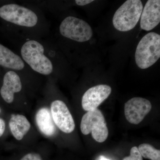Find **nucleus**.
<instances>
[{
	"label": "nucleus",
	"mask_w": 160,
	"mask_h": 160,
	"mask_svg": "<svg viewBox=\"0 0 160 160\" xmlns=\"http://www.w3.org/2000/svg\"><path fill=\"white\" fill-rule=\"evenodd\" d=\"M9 127L15 138L21 141L30 130L31 125L25 116L12 114L9 120Z\"/></svg>",
	"instance_id": "obj_14"
},
{
	"label": "nucleus",
	"mask_w": 160,
	"mask_h": 160,
	"mask_svg": "<svg viewBox=\"0 0 160 160\" xmlns=\"http://www.w3.org/2000/svg\"><path fill=\"white\" fill-rule=\"evenodd\" d=\"M143 9L140 0H128L116 11L112 23L116 29L121 32L130 31L138 24Z\"/></svg>",
	"instance_id": "obj_4"
},
{
	"label": "nucleus",
	"mask_w": 160,
	"mask_h": 160,
	"mask_svg": "<svg viewBox=\"0 0 160 160\" xmlns=\"http://www.w3.org/2000/svg\"><path fill=\"white\" fill-rule=\"evenodd\" d=\"M99 160H110L109 159H108L104 157L103 156H101V157L99 159Z\"/></svg>",
	"instance_id": "obj_20"
},
{
	"label": "nucleus",
	"mask_w": 160,
	"mask_h": 160,
	"mask_svg": "<svg viewBox=\"0 0 160 160\" xmlns=\"http://www.w3.org/2000/svg\"><path fill=\"white\" fill-rule=\"evenodd\" d=\"M80 128L82 133L85 135L91 132L92 138L98 142H105L109 135L105 118L98 109L88 111L83 115Z\"/></svg>",
	"instance_id": "obj_5"
},
{
	"label": "nucleus",
	"mask_w": 160,
	"mask_h": 160,
	"mask_svg": "<svg viewBox=\"0 0 160 160\" xmlns=\"http://www.w3.org/2000/svg\"><path fill=\"white\" fill-rule=\"evenodd\" d=\"M123 160H143V158L140 154L138 147L134 146L130 150V155L124 158Z\"/></svg>",
	"instance_id": "obj_16"
},
{
	"label": "nucleus",
	"mask_w": 160,
	"mask_h": 160,
	"mask_svg": "<svg viewBox=\"0 0 160 160\" xmlns=\"http://www.w3.org/2000/svg\"><path fill=\"white\" fill-rule=\"evenodd\" d=\"M0 66L14 71L21 77L23 73L34 72L19 55L0 44Z\"/></svg>",
	"instance_id": "obj_9"
},
{
	"label": "nucleus",
	"mask_w": 160,
	"mask_h": 160,
	"mask_svg": "<svg viewBox=\"0 0 160 160\" xmlns=\"http://www.w3.org/2000/svg\"><path fill=\"white\" fill-rule=\"evenodd\" d=\"M151 109V103L149 100L142 98H132L125 103V117L129 123L138 125Z\"/></svg>",
	"instance_id": "obj_8"
},
{
	"label": "nucleus",
	"mask_w": 160,
	"mask_h": 160,
	"mask_svg": "<svg viewBox=\"0 0 160 160\" xmlns=\"http://www.w3.org/2000/svg\"><path fill=\"white\" fill-rule=\"evenodd\" d=\"M20 160H42V159L38 153L31 152L26 154Z\"/></svg>",
	"instance_id": "obj_17"
},
{
	"label": "nucleus",
	"mask_w": 160,
	"mask_h": 160,
	"mask_svg": "<svg viewBox=\"0 0 160 160\" xmlns=\"http://www.w3.org/2000/svg\"><path fill=\"white\" fill-rule=\"evenodd\" d=\"M50 112L55 125L61 131L66 133L73 131L75 127L74 120L64 102L60 100L52 102Z\"/></svg>",
	"instance_id": "obj_7"
},
{
	"label": "nucleus",
	"mask_w": 160,
	"mask_h": 160,
	"mask_svg": "<svg viewBox=\"0 0 160 160\" xmlns=\"http://www.w3.org/2000/svg\"><path fill=\"white\" fill-rule=\"evenodd\" d=\"M0 18L10 23L22 36L38 39L47 32V22L38 7L10 3L0 7Z\"/></svg>",
	"instance_id": "obj_1"
},
{
	"label": "nucleus",
	"mask_w": 160,
	"mask_h": 160,
	"mask_svg": "<svg viewBox=\"0 0 160 160\" xmlns=\"http://www.w3.org/2000/svg\"><path fill=\"white\" fill-rule=\"evenodd\" d=\"M138 149L142 156L145 158L151 160H160V150L156 149L150 144H141Z\"/></svg>",
	"instance_id": "obj_15"
},
{
	"label": "nucleus",
	"mask_w": 160,
	"mask_h": 160,
	"mask_svg": "<svg viewBox=\"0 0 160 160\" xmlns=\"http://www.w3.org/2000/svg\"><path fill=\"white\" fill-rule=\"evenodd\" d=\"M111 87L107 85H98L89 88L83 94L82 105L85 111L97 109L100 104L111 94Z\"/></svg>",
	"instance_id": "obj_10"
},
{
	"label": "nucleus",
	"mask_w": 160,
	"mask_h": 160,
	"mask_svg": "<svg viewBox=\"0 0 160 160\" xmlns=\"http://www.w3.org/2000/svg\"><path fill=\"white\" fill-rule=\"evenodd\" d=\"M60 34L66 38L78 42H84L90 40L92 30L88 23L73 16L65 18L59 27Z\"/></svg>",
	"instance_id": "obj_6"
},
{
	"label": "nucleus",
	"mask_w": 160,
	"mask_h": 160,
	"mask_svg": "<svg viewBox=\"0 0 160 160\" xmlns=\"http://www.w3.org/2000/svg\"><path fill=\"white\" fill-rule=\"evenodd\" d=\"M35 119L38 128L43 134L52 137L55 134L56 128L48 108L42 107L39 109L36 115Z\"/></svg>",
	"instance_id": "obj_13"
},
{
	"label": "nucleus",
	"mask_w": 160,
	"mask_h": 160,
	"mask_svg": "<svg viewBox=\"0 0 160 160\" xmlns=\"http://www.w3.org/2000/svg\"><path fill=\"white\" fill-rule=\"evenodd\" d=\"M160 22V1L149 0L141 14V28L146 31H150L156 27Z\"/></svg>",
	"instance_id": "obj_12"
},
{
	"label": "nucleus",
	"mask_w": 160,
	"mask_h": 160,
	"mask_svg": "<svg viewBox=\"0 0 160 160\" xmlns=\"http://www.w3.org/2000/svg\"><path fill=\"white\" fill-rule=\"evenodd\" d=\"M21 36L24 42L20 46L19 55L23 61L36 73L46 76L51 75L54 72L55 66L45 54L42 41Z\"/></svg>",
	"instance_id": "obj_2"
},
{
	"label": "nucleus",
	"mask_w": 160,
	"mask_h": 160,
	"mask_svg": "<svg viewBox=\"0 0 160 160\" xmlns=\"http://www.w3.org/2000/svg\"><path fill=\"white\" fill-rule=\"evenodd\" d=\"M76 4L79 6H84L88 5L92 2H93V0H76Z\"/></svg>",
	"instance_id": "obj_18"
},
{
	"label": "nucleus",
	"mask_w": 160,
	"mask_h": 160,
	"mask_svg": "<svg viewBox=\"0 0 160 160\" xmlns=\"http://www.w3.org/2000/svg\"><path fill=\"white\" fill-rule=\"evenodd\" d=\"M1 108H0V113H1Z\"/></svg>",
	"instance_id": "obj_21"
},
{
	"label": "nucleus",
	"mask_w": 160,
	"mask_h": 160,
	"mask_svg": "<svg viewBox=\"0 0 160 160\" xmlns=\"http://www.w3.org/2000/svg\"><path fill=\"white\" fill-rule=\"evenodd\" d=\"M22 78L14 71L8 70L4 75L0 93L3 99L8 104L13 102L16 94L22 90Z\"/></svg>",
	"instance_id": "obj_11"
},
{
	"label": "nucleus",
	"mask_w": 160,
	"mask_h": 160,
	"mask_svg": "<svg viewBox=\"0 0 160 160\" xmlns=\"http://www.w3.org/2000/svg\"><path fill=\"white\" fill-rule=\"evenodd\" d=\"M6 129V123L3 119L0 118V137L4 134Z\"/></svg>",
	"instance_id": "obj_19"
},
{
	"label": "nucleus",
	"mask_w": 160,
	"mask_h": 160,
	"mask_svg": "<svg viewBox=\"0 0 160 160\" xmlns=\"http://www.w3.org/2000/svg\"><path fill=\"white\" fill-rule=\"evenodd\" d=\"M160 57V35L149 32L142 38L136 50V63L141 69H146L156 62Z\"/></svg>",
	"instance_id": "obj_3"
}]
</instances>
